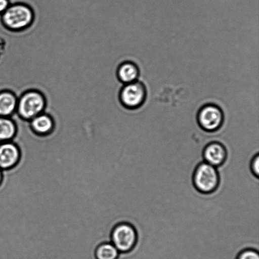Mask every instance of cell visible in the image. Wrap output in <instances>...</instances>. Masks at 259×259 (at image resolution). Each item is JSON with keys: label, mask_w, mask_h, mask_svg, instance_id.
<instances>
[{"label": "cell", "mask_w": 259, "mask_h": 259, "mask_svg": "<svg viewBox=\"0 0 259 259\" xmlns=\"http://www.w3.org/2000/svg\"><path fill=\"white\" fill-rule=\"evenodd\" d=\"M220 178L217 167L205 162L200 163L193 175V184L195 189L202 194L214 192L219 187Z\"/></svg>", "instance_id": "6da1fadb"}, {"label": "cell", "mask_w": 259, "mask_h": 259, "mask_svg": "<svg viewBox=\"0 0 259 259\" xmlns=\"http://www.w3.org/2000/svg\"><path fill=\"white\" fill-rule=\"evenodd\" d=\"M5 26L14 30H20L29 26L32 22L33 13L26 5H11L2 14Z\"/></svg>", "instance_id": "7a4b0ae2"}, {"label": "cell", "mask_w": 259, "mask_h": 259, "mask_svg": "<svg viewBox=\"0 0 259 259\" xmlns=\"http://www.w3.org/2000/svg\"><path fill=\"white\" fill-rule=\"evenodd\" d=\"M197 121L202 131L213 133L220 131L224 125V113L220 106L212 103L206 104L198 111Z\"/></svg>", "instance_id": "3957f363"}, {"label": "cell", "mask_w": 259, "mask_h": 259, "mask_svg": "<svg viewBox=\"0 0 259 259\" xmlns=\"http://www.w3.org/2000/svg\"><path fill=\"white\" fill-rule=\"evenodd\" d=\"M146 98V85L139 80L124 84L119 95L121 105L128 111L136 110L141 108Z\"/></svg>", "instance_id": "277c9868"}, {"label": "cell", "mask_w": 259, "mask_h": 259, "mask_svg": "<svg viewBox=\"0 0 259 259\" xmlns=\"http://www.w3.org/2000/svg\"><path fill=\"white\" fill-rule=\"evenodd\" d=\"M45 100L43 96L36 91L25 93L18 101L17 112L24 120H30L43 113Z\"/></svg>", "instance_id": "5b68a950"}, {"label": "cell", "mask_w": 259, "mask_h": 259, "mask_svg": "<svg viewBox=\"0 0 259 259\" xmlns=\"http://www.w3.org/2000/svg\"><path fill=\"white\" fill-rule=\"evenodd\" d=\"M138 235L133 226L123 223L116 225L111 235V242L120 253L131 252L136 247Z\"/></svg>", "instance_id": "8992f818"}, {"label": "cell", "mask_w": 259, "mask_h": 259, "mask_svg": "<svg viewBox=\"0 0 259 259\" xmlns=\"http://www.w3.org/2000/svg\"><path fill=\"white\" fill-rule=\"evenodd\" d=\"M204 161L219 168L227 158V151L224 145L219 142H212L205 146L203 151Z\"/></svg>", "instance_id": "52a82bcc"}, {"label": "cell", "mask_w": 259, "mask_h": 259, "mask_svg": "<svg viewBox=\"0 0 259 259\" xmlns=\"http://www.w3.org/2000/svg\"><path fill=\"white\" fill-rule=\"evenodd\" d=\"M19 147L12 141L0 143V169L12 168L20 159Z\"/></svg>", "instance_id": "ba28073f"}, {"label": "cell", "mask_w": 259, "mask_h": 259, "mask_svg": "<svg viewBox=\"0 0 259 259\" xmlns=\"http://www.w3.org/2000/svg\"><path fill=\"white\" fill-rule=\"evenodd\" d=\"M116 74L120 82L127 84L138 80L140 70L138 65L133 61L126 60L119 66Z\"/></svg>", "instance_id": "9c48e42d"}, {"label": "cell", "mask_w": 259, "mask_h": 259, "mask_svg": "<svg viewBox=\"0 0 259 259\" xmlns=\"http://www.w3.org/2000/svg\"><path fill=\"white\" fill-rule=\"evenodd\" d=\"M18 100L9 91L0 93V116L10 117L17 111Z\"/></svg>", "instance_id": "30bf717a"}, {"label": "cell", "mask_w": 259, "mask_h": 259, "mask_svg": "<svg viewBox=\"0 0 259 259\" xmlns=\"http://www.w3.org/2000/svg\"><path fill=\"white\" fill-rule=\"evenodd\" d=\"M33 131L39 135L49 134L53 131V121L50 116L44 113L39 114L30 120Z\"/></svg>", "instance_id": "8fae6325"}, {"label": "cell", "mask_w": 259, "mask_h": 259, "mask_svg": "<svg viewBox=\"0 0 259 259\" xmlns=\"http://www.w3.org/2000/svg\"><path fill=\"white\" fill-rule=\"evenodd\" d=\"M16 133V126L10 117L0 116V143L11 141Z\"/></svg>", "instance_id": "7c38bea8"}, {"label": "cell", "mask_w": 259, "mask_h": 259, "mask_svg": "<svg viewBox=\"0 0 259 259\" xmlns=\"http://www.w3.org/2000/svg\"><path fill=\"white\" fill-rule=\"evenodd\" d=\"M120 252L111 242L103 243L96 248V259H117Z\"/></svg>", "instance_id": "4fadbf2b"}, {"label": "cell", "mask_w": 259, "mask_h": 259, "mask_svg": "<svg viewBox=\"0 0 259 259\" xmlns=\"http://www.w3.org/2000/svg\"><path fill=\"white\" fill-rule=\"evenodd\" d=\"M237 259H259V252L252 248H248L242 251Z\"/></svg>", "instance_id": "5bb4252c"}, {"label": "cell", "mask_w": 259, "mask_h": 259, "mask_svg": "<svg viewBox=\"0 0 259 259\" xmlns=\"http://www.w3.org/2000/svg\"><path fill=\"white\" fill-rule=\"evenodd\" d=\"M250 169L256 177L259 178V154L253 157L250 162Z\"/></svg>", "instance_id": "9a60e30c"}, {"label": "cell", "mask_w": 259, "mask_h": 259, "mask_svg": "<svg viewBox=\"0 0 259 259\" xmlns=\"http://www.w3.org/2000/svg\"><path fill=\"white\" fill-rule=\"evenodd\" d=\"M10 6L9 0H0V14H3Z\"/></svg>", "instance_id": "2e32d148"}, {"label": "cell", "mask_w": 259, "mask_h": 259, "mask_svg": "<svg viewBox=\"0 0 259 259\" xmlns=\"http://www.w3.org/2000/svg\"><path fill=\"white\" fill-rule=\"evenodd\" d=\"M2 179H3L2 169H0V184H1V182L2 181Z\"/></svg>", "instance_id": "e0dca14e"}]
</instances>
